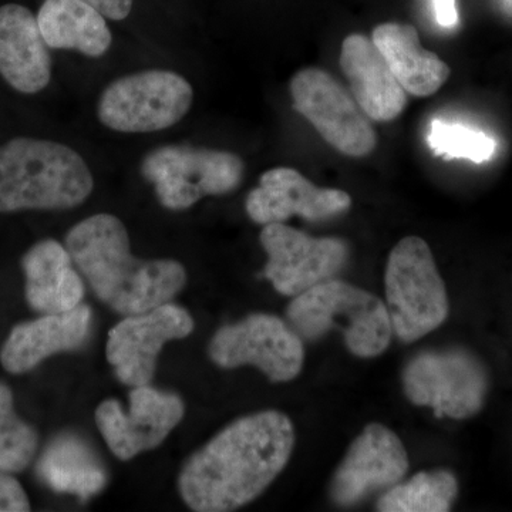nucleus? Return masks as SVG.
Listing matches in <instances>:
<instances>
[{
	"label": "nucleus",
	"instance_id": "nucleus-7",
	"mask_svg": "<svg viewBox=\"0 0 512 512\" xmlns=\"http://www.w3.org/2000/svg\"><path fill=\"white\" fill-rule=\"evenodd\" d=\"M141 173L154 185L161 205L183 211L208 195L228 194L238 188L244 163L228 151L164 146L147 154Z\"/></svg>",
	"mask_w": 512,
	"mask_h": 512
},
{
	"label": "nucleus",
	"instance_id": "nucleus-8",
	"mask_svg": "<svg viewBox=\"0 0 512 512\" xmlns=\"http://www.w3.org/2000/svg\"><path fill=\"white\" fill-rule=\"evenodd\" d=\"M191 84L168 70H147L114 80L101 94L97 116L120 133H153L174 126L190 111Z\"/></svg>",
	"mask_w": 512,
	"mask_h": 512
},
{
	"label": "nucleus",
	"instance_id": "nucleus-3",
	"mask_svg": "<svg viewBox=\"0 0 512 512\" xmlns=\"http://www.w3.org/2000/svg\"><path fill=\"white\" fill-rule=\"evenodd\" d=\"M93 187L86 161L64 144L20 137L0 147V212L69 210Z\"/></svg>",
	"mask_w": 512,
	"mask_h": 512
},
{
	"label": "nucleus",
	"instance_id": "nucleus-21",
	"mask_svg": "<svg viewBox=\"0 0 512 512\" xmlns=\"http://www.w3.org/2000/svg\"><path fill=\"white\" fill-rule=\"evenodd\" d=\"M37 23L52 49L101 57L113 40L104 16L83 0H45L37 13Z\"/></svg>",
	"mask_w": 512,
	"mask_h": 512
},
{
	"label": "nucleus",
	"instance_id": "nucleus-24",
	"mask_svg": "<svg viewBox=\"0 0 512 512\" xmlns=\"http://www.w3.org/2000/svg\"><path fill=\"white\" fill-rule=\"evenodd\" d=\"M36 448V431L19 419L13 409L12 392L0 383V471H22L29 466Z\"/></svg>",
	"mask_w": 512,
	"mask_h": 512
},
{
	"label": "nucleus",
	"instance_id": "nucleus-22",
	"mask_svg": "<svg viewBox=\"0 0 512 512\" xmlns=\"http://www.w3.org/2000/svg\"><path fill=\"white\" fill-rule=\"evenodd\" d=\"M37 474L53 491L83 500L99 494L107 484L106 470L92 448L72 434H63L46 447Z\"/></svg>",
	"mask_w": 512,
	"mask_h": 512
},
{
	"label": "nucleus",
	"instance_id": "nucleus-19",
	"mask_svg": "<svg viewBox=\"0 0 512 512\" xmlns=\"http://www.w3.org/2000/svg\"><path fill=\"white\" fill-rule=\"evenodd\" d=\"M26 299L37 312L57 315L73 311L84 296L82 278L66 247L53 239L39 242L23 256Z\"/></svg>",
	"mask_w": 512,
	"mask_h": 512
},
{
	"label": "nucleus",
	"instance_id": "nucleus-5",
	"mask_svg": "<svg viewBox=\"0 0 512 512\" xmlns=\"http://www.w3.org/2000/svg\"><path fill=\"white\" fill-rule=\"evenodd\" d=\"M384 286L393 335L402 342H416L446 322V285L424 239L406 237L392 249Z\"/></svg>",
	"mask_w": 512,
	"mask_h": 512
},
{
	"label": "nucleus",
	"instance_id": "nucleus-4",
	"mask_svg": "<svg viewBox=\"0 0 512 512\" xmlns=\"http://www.w3.org/2000/svg\"><path fill=\"white\" fill-rule=\"evenodd\" d=\"M286 318L299 338L318 340L330 329L343 330L349 352L362 359L382 355L393 329L386 303L343 281L328 279L295 296Z\"/></svg>",
	"mask_w": 512,
	"mask_h": 512
},
{
	"label": "nucleus",
	"instance_id": "nucleus-1",
	"mask_svg": "<svg viewBox=\"0 0 512 512\" xmlns=\"http://www.w3.org/2000/svg\"><path fill=\"white\" fill-rule=\"evenodd\" d=\"M293 446L295 429L286 414L266 410L241 417L188 458L178 490L191 510H238L274 483Z\"/></svg>",
	"mask_w": 512,
	"mask_h": 512
},
{
	"label": "nucleus",
	"instance_id": "nucleus-16",
	"mask_svg": "<svg viewBox=\"0 0 512 512\" xmlns=\"http://www.w3.org/2000/svg\"><path fill=\"white\" fill-rule=\"evenodd\" d=\"M340 67L353 97L370 120L387 123L406 109V90L369 37L353 33L343 40Z\"/></svg>",
	"mask_w": 512,
	"mask_h": 512
},
{
	"label": "nucleus",
	"instance_id": "nucleus-28",
	"mask_svg": "<svg viewBox=\"0 0 512 512\" xmlns=\"http://www.w3.org/2000/svg\"><path fill=\"white\" fill-rule=\"evenodd\" d=\"M434 18L441 28L451 29L457 26L458 10L456 0H431Z\"/></svg>",
	"mask_w": 512,
	"mask_h": 512
},
{
	"label": "nucleus",
	"instance_id": "nucleus-11",
	"mask_svg": "<svg viewBox=\"0 0 512 512\" xmlns=\"http://www.w3.org/2000/svg\"><path fill=\"white\" fill-rule=\"evenodd\" d=\"M261 244L268 255L264 275L285 296H298L342 271L349 247L339 238H313L284 222L265 225Z\"/></svg>",
	"mask_w": 512,
	"mask_h": 512
},
{
	"label": "nucleus",
	"instance_id": "nucleus-6",
	"mask_svg": "<svg viewBox=\"0 0 512 512\" xmlns=\"http://www.w3.org/2000/svg\"><path fill=\"white\" fill-rule=\"evenodd\" d=\"M404 394L430 407L439 419H470L481 412L490 389L487 369L466 349L427 350L412 357L402 373Z\"/></svg>",
	"mask_w": 512,
	"mask_h": 512
},
{
	"label": "nucleus",
	"instance_id": "nucleus-20",
	"mask_svg": "<svg viewBox=\"0 0 512 512\" xmlns=\"http://www.w3.org/2000/svg\"><path fill=\"white\" fill-rule=\"evenodd\" d=\"M373 43L407 94L429 97L450 77V67L420 45L419 33L407 23H382L373 29Z\"/></svg>",
	"mask_w": 512,
	"mask_h": 512
},
{
	"label": "nucleus",
	"instance_id": "nucleus-18",
	"mask_svg": "<svg viewBox=\"0 0 512 512\" xmlns=\"http://www.w3.org/2000/svg\"><path fill=\"white\" fill-rule=\"evenodd\" d=\"M92 311L79 305L73 311L45 315L16 326L10 333L0 360L10 373H25L59 352L80 348L89 336Z\"/></svg>",
	"mask_w": 512,
	"mask_h": 512
},
{
	"label": "nucleus",
	"instance_id": "nucleus-2",
	"mask_svg": "<svg viewBox=\"0 0 512 512\" xmlns=\"http://www.w3.org/2000/svg\"><path fill=\"white\" fill-rule=\"evenodd\" d=\"M64 247L97 298L123 315L164 305L187 284L180 262L134 258L127 229L114 215L97 214L74 225Z\"/></svg>",
	"mask_w": 512,
	"mask_h": 512
},
{
	"label": "nucleus",
	"instance_id": "nucleus-14",
	"mask_svg": "<svg viewBox=\"0 0 512 512\" xmlns=\"http://www.w3.org/2000/svg\"><path fill=\"white\" fill-rule=\"evenodd\" d=\"M409 470V456L396 433L369 424L353 440L329 485L330 500L339 507L359 504L370 494L389 490Z\"/></svg>",
	"mask_w": 512,
	"mask_h": 512
},
{
	"label": "nucleus",
	"instance_id": "nucleus-27",
	"mask_svg": "<svg viewBox=\"0 0 512 512\" xmlns=\"http://www.w3.org/2000/svg\"><path fill=\"white\" fill-rule=\"evenodd\" d=\"M94 9L99 10L104 18L111 20H123L130 15L133 8V0H83Z\"/></svg>",
	"mask_w": 512,
	"mask_h": 512
},
{
	"label": "nucleus",
	"instance_id": "nucleus-26",
	"mask_svg": "<svg viewBox=\"0 0 512 512\" xmlns=\"http://www.w3.org/2000/svg\"><path fill=\"white\" fill-rule=\"evenodd\" d=\"M30 504L28 495L22 485L0 471V512H22L29 511Z\"/></svg>",
	"mask_w": 512,
	"mask_h": 512
},
{
	"label": "nucleus",
	"instance_id": "nucleus-10",
	"mask_svg": "<svg viewBox=\"0 0 512 512\" xmlns=\"http://www.w3.org/2000/svg\"><path fill=\"white\" fill-rule=\"evenodd\" d=\"M208 352L215 365L224 369L252 365L276 383L298 377L305 360L298 333L284 320L266 313H254L218 330Z\"/></svg>",
	"mask_w": 512,
	"mask_h": 512
},
{
	"label": "nucleus",
	"instance_id": "nucleus-25",
	"mask_svg": "<svg viewBox=\"0 0 512 512\" xmlns=\"http://www.w3.org/2000/svg\"><path fill=\"white\" fill-rule=\"evenodd\" d=\"M427 143L436 156L446 160L464 158L476 164L490 161L497 148L494 138L484 131L443 120L431 121Z\"/></svg>",
	"mask_w": 512,
	"mask_h": 512
},
{
	"label": "nucleus",
	"instance_id": "nucleus-15",
	"mask_svg": "<svg viewBox=\"0 0 512 512\" xmlns=\"http://www.w3.org/2000/svg\"><path fill=\"white\" fill-rule=\"evenodd\" d=\"M352 198L335 188H319L289 167L272 168L262 174L259 187L249 192L245 208L259 225L285 222L293 215L308 221H323L349 210Z\"/></svg>",
	"mask_w": 512,
	"mask_h": 512
},
{
	"label": "nucleus",
	"instance_id": "nucleus-12",
	"mask_svg": "<svg viewBox=\"0 0 512 512\" xmlns=\"http://www.w3.org/2000/svg\"><path fill=\"white\" fill-rule=\"evenodd\" d=\"M194 330L190 313L174 303L128 315L110 330L107 360L121 383L143 386L153 379L158 355L167 342L184 339Z\"/></svg>",
	"mask_w": 512,
	"mask_h": 512
},
{
	"label": "nucleus",
	"instance_id": "nucleus-23",
	"mask_svg": "<svg viewBox=\"0 0 512 512\" xmlns=\"http://www.w3.org/2000/svg\"><path fill=\"white\" fill-rule=\"evenodd\" d=\"M458 494L457 478L447 470L421 471L406 483L393 485L377 501L380 512H446Z\"/></svg>",
	"mask_w": 512,
	"mask_h": 512
},
{
	"label": "nucleus",
	"instance_id": "nucleus-9",
	"mask_svg": "<svg viewBox=\"0 0 512 512\" xmlns=\"http://www.w3.org/2000/svg\"><path fill=\"white\" fill-rule=\"evenodd\" d=\"M293 109L340 154L362 158L373 153L377 134L365 111L326 70L308 67L292 77Z\"/></svg>",
	"mask_w": 512,
	"mask_h": 512
},
{
	"label": "nucleus",
	"instance_id": "nucleus-17",
	"mask_svg": "<svg viewBox=\"0 0 512 512\" xmlns=\"http://www.w3.org/2000/svg\"><path fill=\"white\" fill-rule=\"evenodd\" d=\"M37 18L25 6L0 8V74L20 93L46 89L52 77V59Z\"/></svg>",
	"mask_w": 512,
	"mask_h": 512
},
{
	"label": "nucleus",
	"instance_id": "nucleus-13",
	"mask_svg": "<svg viewBox=\"0 0 512 512\" xmlns=\"http://www.w3.org/2000/svg\"><path fill=\"white\" fill-rule=\"evenodd\" d=\"M183 417L184 403L177 394L160 392L148 384L134 387L128 413L117 400H106L96 410L101 436L123 461L160 446Z\"/></svg>",
	"mask_w": 512,
	"mask_h": 512
}]
</instances>
